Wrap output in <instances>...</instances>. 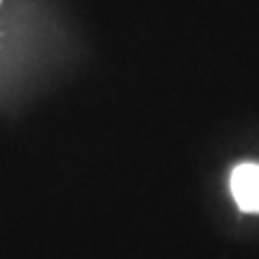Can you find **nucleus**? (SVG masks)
Masks as SVG:
<instances>
[{"instance_id": "obj_1", "label": "nucleus", "mask_w": 259, "mask_h": 259, "mask_svg": "<svg viewBox=\"0 0 259 259\" xmlns=\"http://www.w3.org/2000/svg\"><path fill=\"white\" fill-rule=\"evenodd\" d=\"M231 194L242 212L259 214V164L246 162L231 173Z\"/></svg>"}]
</instances>
